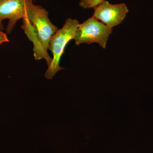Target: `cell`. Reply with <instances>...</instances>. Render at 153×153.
Returning <instances> with one entry per match:
<instances>
[{
  "mask_svg": "<svg viewBox=\"0 0 153 153\" xmlns=\"http://www.w3.org/2000/svg\"><path fill=\"white\" fill-rule=\"evenodd\" d=\"M4 1V0H0V2L1 1Z\"/></svg>",
  "mask_w": 153,
  "mask_h": 153,
  "instance_id": "ba28073f",
  "label": "cell"
},
{
  "mask_svg": "<svg viewBox=\"0 0 153 153\" xmlns=\"http://www.w3.org/2000/svg\"><path fill=\"white\" fill-rule=\"evenodd\" d=\"M104 1L105 0H79V6L84 9H94Z\"/></svg>",
  "mask_w": 153,
  "mask_h": 153,
  "instance_id": "8992f818",
  "label": "cell"
},
{
  "mask_svg": "<svg viewBox=\"0 0 153 153\" xmlns=\"http://www.w3.org/2000/svg\"><path fill=\"white\" fill-rule=\"evenodd\" d=\"M128 11V8L124 3L112 4L105 0L94 8L92 16L112 29L120 25L126 17Z\"/></svg>",
  "mask_w": 153,
  "mask_h": 153,
  "instance_id": "5b68a950",
  "label": "cell"
},
{
  "mask_svg": "<svg viewBox=\"0 0 153 153\" xmlns=\"http://www.w3.org/2000/svg\"><path fill=\"white\" fill-rule=\"evenodd\" d=\"M33 0H4L0 2V30H3L2 22L9 19L7 32L10 34L16 22L27 16L33 4Z\"/></svg>",
  "mask_w": 153,
  "mask_h": 153,
  "instance_id": "277c9868",
  "label": "cell"
},
{
  "mask_svg": "<svg viewBox=\"0 0 153 153\" xmlns=\"http://www.w3.org/2000/svg\"><path fill=\"white\" fill-rule=\"evenodd\" d=\"M48 15L46 9L33 4L27 17L23 19L22 27L30 41L33 42L36 60L44 58L49 66L52 60L47 52L49 41L58 29L51 22Z\"/></svg>",
  "mask_w": 153,
  "mask_h": 153,
  "instance_id": "6da1fadb",
  "label": "cell"
},
{
  "mask_svg": "<svg viewBox=\"0 0 153 153\" xmlns=\"http://www.w3.org/2000/svg\"><path fill=\"white\" fill-rule=\"evenodd\" d=\"M9 42V40L7 37V35L5 33L0 32V45L5 42Z\"/></svg>",
  "mask_w": 153,
  "mask_h": 153,
  "instance_id": "52a82bcc",
  "label": "cell"
},
{
  "mask_svg": "<svg viewBox=\"0 0 153 153\" xmlns=\"http://www.w3.org/2000/svg\"><path fill=\"white\" fill-rule=\"evenodd\" d=\"M79 25L76 19H68L66 20L63 27L57 30L49 41V49L52 52V62L45 73V77L51 79L55 74L64 68L60 66V61L68 42L74 39Z\"/></svg>",
  "mask_w": 153,
  "mask_h": 153,
  "instance_id": "7a4b0ae2",
  "label": "cell"
},
{
  "mask_svg": "<svg viewBox=\"0 0 153 153\" xmlns=\"http://www.w3.org/2000/svg\"><path fill=\"white\" fill-rule=\"evenodd\" d=\"M112 30V28L108 27L92 16L79 24L74 39L77 46L83 44L89 45L97 43L102 48L105 49Z\"/></svg>",
  "mask_w": 153,
  "mask_h": 153,
  "instance_id": "3957f363",
  "label": "cell"
}]
</instances>
